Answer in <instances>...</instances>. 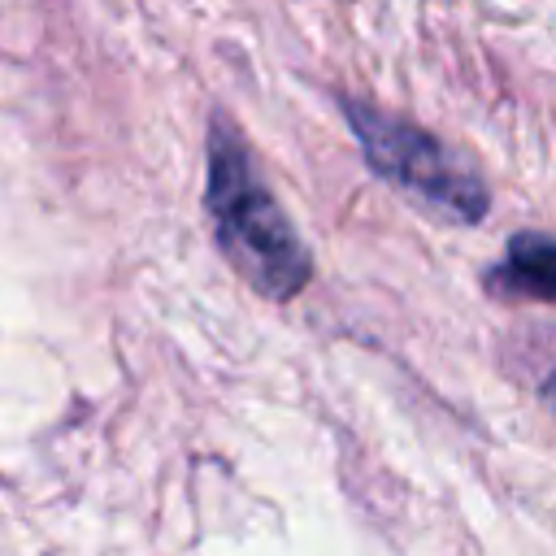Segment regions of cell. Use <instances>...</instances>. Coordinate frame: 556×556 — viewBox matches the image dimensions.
I'll return each mask as SVG.
<instances>
[{
  "mask_svg": "<svg viewBox=\"0 0 556 556\" xmlns=\"http://www.w3.org/2000/svg\"><path fill=\"white\" fill-rule=\"evenodd\" d=\"M208 217L230 265L269 300H291L308 274V248L256 178L235 135L217 130L208 143Z\"/></svg>",
  "mask_w": 556,
  "mask_h": 556,
  "instance_id": "1",
  "label": "cell"
},
{
  "mask_svg": "<svg viewBox=\"0 0 556 556\" xmlns=\"http://www.w3.org/2000/svg\"><path fill=\"white\" fill-rule=\"evenodd\" d=\"M348 117L361 135V148L369 165L395 182L404 195L421 200L426 208L456 217V222H478L486 213V187L482 178L434 135L417 130L413 122H400L382 109L348 100Z\"/></svg>",
  "mask_w": 556,
  "mask_h": 556,
  "instance_id": "2",
  "label": "cell"
}]
</instances>
